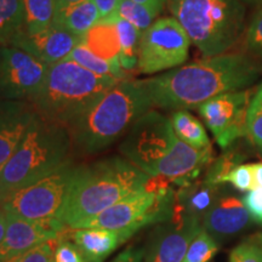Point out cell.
Returning a JSON list of instances; mask_svg holds the SVG:
<instances>
[{
    "label": "cell",
    "mask_w": 262,
    "mask_h": 262,
    "mask_svg": "<svg viewBox=\"0 0 262 262\" xmlns=\"http://www.w3.org/2000/svg\"><path fill=\"white\" fill-rule=\"evenodd\" d=\"M260 70L243 54H226L142 79L153 106L192 110L221 94L239 91L256 80Z\"/></svg>",
    "instance_id": "cell-1"
},
{
    "label": "cell",
    "mask_w": 262,
    "mask_h": 262,
    "mask_svg": "<svg viewBox=\"0 0 262 262\" xmlns=\"http://www.w3.org/2000/svg\"><path fill=\"white\" fill-rule=\"evenodd\" d=\"M119 150L149 176H164L182 186L212 162V148L196 149L178 137L169 118L148 111L125 134Z\"/></svg>",
    "instance_id": "cell-2"
},
{
    "label": "cell",
    "mask_w": 262,
    "mask_h": 262,
    "mask_svg": "<svg viewBox=\"0 0 262 262\" xmlns=\"http://www.w3.org/2000/svg\"><path fill=\"white\" fill-rule=\"evenodd\" d=\"M149 175L126 158L112 157L79 165L60 221L74 228L118 202L146 188Z\"/></svg>",
    "instance_id": "cell-3"
},
{
    "label": "cell",
    "mask_w": 262,
    "mask_h": 262,
    "mask_svg": "<svg viewBox=\"0 0 262 262\" xmlns=\"http://www.w3.org/2000/svg\"><path fill=\"white\" fill-rule=\"evenodd\" d=\"M153 107L142 79H123L68 125L72 142L83 153L106 149Z\"/></svg>",
    "instance_id": "cell-4"
},
{
    "label": "cell",
    "mask_w": 262,
    "mask_h": 262,
    "mask_svg": "<svg viewBox=\"0 0 262 262\" xmlns=\"http://www.w3.org/2000/svg\"><path fill=\"white\" fill-rule=\"evenodd\" d=\"M72 136L68 126L35 116L10 159L0 168L4 196L50 175L68 159Z\"/></svg>",
    "instance_id": "cell-5"
},
{
    "label": "cell",
    "mask_w": 262,
    "mask_h": 262,
    "mask_svg": "<svg viewBox=\"0 0 262 262\" xmlns=\"http://www.w3.org/2000/svg\"><path fill=\"white\" fill-rule=\"evenodd\" d=\"M120 80L95 74L66 58L49 67L44 83L29 102L38 116L68 126Z\"/></svg>",
    "instance_id": "cell-6"
},
{
    "label": "cell",
    "mask_w": 262,
    "mask_h": 262,
    "mask_svg": "<svg viewBox=\"0 0 262 262\" xmlns=\"http://www.w3.org/2000/svg\"><path fill=\"white\" fill-rule=\"evenodd\" d=\"M172 17L205 57L226 54L244 28L241 0H168Z\"/></svg>",
    "instance_id": "cell-7"
},
{
    "label": "cell",
    "mask_w": 262,
    "mask_h": 262,
    "mask_svg": "<svg viewBox=\"0 0 262 262\" xmlns=\"http://www.w3.org/2000/svg\"><path fill=\"white\" fill-rule=\"evenodd\" d=\"M78 169L79 165L68 158L50 175L6 195L0 204L8 214L25 220L61 222L62 211Z\"/></svg>",
    "instance_id": "cell-8"
},
{
    "label": "cell",
    "mask_w": 262,
    "mask_h": 262,
    "mask_svg": "<svg viewBox=\"0 0 262 262\" xmlns=\"http://www.w3.org/2000/svg\"><path fill=\"white\" fill-rule=\"evenodd\" d=\"M187 33L173 17H162L141 35L139 63L141 74H156L183 64L188 57Z\"/></svg>",
    "instance_id": "cell-9"
},
{
    "label": "cell",
    "mask_w": 262,
    "mask_h": 262,
    "mask_svg": "<svg viewBox=\"0 0 262 262\" xmlns=\"http://www.w3.org/2000/svg\"><path fill=\"white\" fill-rule=\"evenodd\" d=\"M250 95V90L232 91L212 97L198 107L205 125L222 149H227L238 139L247 136Z\"/></svg>",
    "instance_id": "cell-10"
},
{
    "label": "cell",
    "mask_w": 262,
    "mask_h": 262,
    "mask_svg": "<svg viewBox=\"0 0 262 262\" xmlns=\"http://www.w3.org/2000/svg\"><path fill=\"white\" fill-rule=\"evenodd\" d=\"M49 67L28 52L0 45V98L31 101L44 83Z\"/></svg>",
    "instance_id": "cell-11"
},
{
    "label": "cell",
    "mask_w": 262,
    "mask_h": 262,
    "mask_svg": "<svg viewBox=\"0 0 262 262\" xmlns=\"http://www.w3.org/2000/svg\"><path fill=\"white\" fill-rule=\"evenodd\" d=\"M202 227L198 219L173 212L170 220L159 224L150 234L145 248V262H182Z\"/></svg>",
    "instance_id": "cell-12"
},
{
    "label": "cell",
    "mask_w": 262,
    "mask_h": 262,
    "mask_svg": "<svg viewBox=\"0 0 262 262\" xmlns=\"http://www.w3.org/2000/svg\"><path fill=\"white\" fill-rule=\"evenodd\" d=\"M80 41L81 38L52 24L34 34H29L24 28L19 29L9 41V45L28 52L45 64L52 66L66 60Z\"/></svg>",
    "instance_id": "cell-13"
},
{
    "label": "cell",
    "mask_w": 262,
    "mask_h": 262,
    "mask_svg": "<svg viewBox=\"0 0 262 262\" xmlns=\"http://www.w3.org/2000/svg\"><path fill=\"white\" fill-rule=\"evenodd\" d=\"M67 229L61 222L31 221L8 214L6 234L0 244V260L12 257L57 239Z\"/></svg>",
    "instance_id": "cell-14"
},
{
    "label": "cell",
    "mask_w": 262,
    "mask_h": 262,
    "mask_svg": "<svg viewBox=\"0 0 262 262\" xmlns=\"http://www.w3.org/2000/svg\"><path fill=\"white\" fill-rule=\"evenodd\" d=\"M250 221V214L243 199L233 193L219 191L210 209L203 217L202 225L214 238H226L244 231Z\"/></svg>",
    "instance_id": "cell-15"
},
{
    "label": "cell",
    "mask_w": 262,
    "mask_h": 262,
    "mask_svg": "<svg viewBox=\"0 0 262 262\" xmlns=\"http://www.w3.org/2000/svg\"><path fill=\"white\" fill-rule=\"evenodd\" d=\"M35 116L29 101L0 98V168L17 148Z\"/></svg>",
    "instance_id": "cell-16"
},
{
    "label": "cell",
    "mask_w": 262,
    "mask_h": 262,
    "mask_svg": "<svg viewBox=\"0 0 262 262\" xmlns=\"http://www.w3.org/2000/svg\"><path fill=\"white\" fill-rule=\"evenodd\" d=\"M73 243L79 249L85 262H103L122 245L124 239L116 231L106 228L70 229Z\"/></svg>",
    "instance_id": "cell-17"
},
{
    "label": "cell",
    "mask_w": 262,
    "mask_h": 262,
    "mask_svg": "<svg viewBox=\"0 0 262 262\" xmlns=\"http://www.w3.org/2000/svg\"><path fill=\"white\" fill-rule=\"evenodd\" d=\"M220 191V186L210 185L203 181H193L188 185L178 187L175 192L173 212H180L203 221L206 212L214 203Z\"/></svg>",
    "instance_id": "cell-18"
},
{
    "label": "cell",
    "mask_w": 262,
    "mask_h": 262,
    "mask_svg": "<svg viewBox=\"0 0 262 262\" xmlns=\"http://www.w3.org/2000/svg\"><path fill=\"white\" fill-rule=\"evenodd\" d=\"M100 19L101 15L96 3L94 0H81L75 4L56 8L54 24L83 38Z\"/></svg>",
    "instance_id": "cell-19"
},
{
    "label": "cell",
    "mask_w": 262,
    "mask_h": 262,
    "mask_svg": "<svg viewBox=\"0 0 262 262\" xmlns=\"http://www.w3.org/2000/svg\"><path fill=\"white\" fill-rule=\"evenodd\" d=\"M80 42L97 56L120 64L119 35L114 22L98 21L86 34H84Z\"/></svg>",
    "instance_id": "cell-20"
},
{
    "label": "cell",
    "mask_w": 262,
    "mask_h": 262,
    "mask_svg": "<svg viewBox=\"0 0 262 262\" xmlns=\"http://www.w3.org/2000/svg\"><path fill=\"white\" fill-rule=\"evenodd\" d=\"M170 122L179 139L188 146L196 149L211 148V142L204 125L186 110L175 111Z\"/></svg>",
    "instance_id": "cell-21"
},
{
    "label": "cell",
    "mask_w": 262,
    "mask_h": 262,
    "mask_svg": "<svg viewBox=\"0 0 262 262\" xmlns=\"http://www.w3.org/2000/svg\"><path fill=\"white\" fill-rule=\"evenodd\" d=\"M100 21L114 22L116 24L120 42V66L125 72L136 70L137 63H139L140 40L142 33L135 26L122 18L112 17L110 19H100Z\"/></svg>",
    "instance_id": "cell-22"
},
{
    "label": "cell",
    "mask_w": 262,
    "mask_h": 262,
    "mask_svg": "<svg viewBox=\"0 0 262 262\" xmlns=\"http://www.w3.org/2000/svg\"><path fill=\"white\" fill-rule=\"evenodd\" d=\"M24 4V29L34 34L54 24L55 0H22Z\"/></svg>",
    "instance_id": "cell-23"
},
{
    "label": "cell",
    "mask_w": 262,
    "mask_h": 262,
    "mask_svg": "<svg viewBox=\"0 0 262 262\" xmlns=\"http://www.w3.org/2000/svg\"><path fill=\"white\" fill-rule=\"evenodd\" d=\"M67 58L77 62L85 70L93 72L97 75H102V77H113L117 78V79H124V75H125V71L123 70L122 66L97 56L81 42H79L73 49V51L71 52Z\"/></svg>",
    "instance_id": "cell-24"
},
{
    "label": "cell",
    "mask_w": 262,
    "mask_h": 262,
    "mask_svg": "<svg viewBox=\"0 0 262 262\" xmlns=\"http://www.w3.org/2000/svg\"><path fill=\"white\" fill-rule=\"evenodd\" d=\"M159 14L160 12L158 10L149 8L147 5L139 4V3L131 2V0H120L116 12L110 18L118 17L125 19L131 25L135 26L141 33H143L155 24Z\"/></svg>",
    "instance_id": "cell-25"
},
{
    "label": "cell",
    "mask_w": 262,
    "mask_h": 262,
    "mask_svg": "<svg viewBox=\"0 0 262 262\" xmlns=\"http://www.w3.org/2000/svg\"><path fill=\"white\" fill-rule=\"evenodd\" d=\"M244 159L245 155L241 149L237 147H228L224 155L210 163L204 180L214 186L225 185L232 170L241 165Z\"/></svg>",
    "instance_id": "cell-26"
},
{
    "label": "cell",
    "mask_w": 262,
    "mask_h": 262,
    "mask_svg": "<svg viewBox=\"0 0 262 262\" xmlns=\"http://www.w3.org/2000/svg\"><path fill=\"white\" fill-rule=\"evenodd\" d=\"M24 28L22 0H0V44H5Z\"/></svg>",
    "instance_id": "cell-27"
},
{
    "label": "cell",
    "mask_w": 262,
    "mask_h": 262,
    "mask_svg": "<svg viewBox=\"0 0 262 262\" xmlns=\"http://www.w3.org/2000/svg\"><path fill=\"white\" fill-rule=\"evenodd\" d=\"M217 251L219 245L215 238L202 227L189 244L182 262H210Z\"/></svg>",
    "instance_id": "cell-28"
},
{
    "label": "cell",
    "mask_w": 262,
    "mask_h": 262,
    "mask_svg": "<svg viewBox=\"0 0 262 262\" xmlns=\"http://www.w3.org/2000/svg\"><path fill=\"white\" fill-rule=\"evenodd\" d=\"M247 136L262 155V100L251 98L247 118Z\"/></svg>",
    "instance_id": "cell-29"
},
{
    "label": "cell",
    "mask_w": 262,
    "mask_h": 262,
    "mask_svg": "<svg viewBox=\"0 0 262 262\" xmlns=\"http://www.w3.org/2000/svg\"><path fill=\"white\" fill-rule=\"evenodd\" d=\"M57 239L47 242V243L38 245V247L25 251L15 256L0 260V262H54V251Z\"/></svg>",
    "instance_id": "cell-30"
},
{
    "label": "cell",
    "mask_w": 262,
    "mask_h": 262,
    "mask_svg": "<svg viewBox=\"0 0 262 262\" xmlns=\"http://www.w3.org/2000/svg\"><path fill=\"white\" fill-rule=\"evenodd\" d=\"M229 262H262V248L249 238L231 251Z\"/></svg>",
    "instance_id": "cell-31"
},
{
    "label": "cell",
    "mask_w": 262,
    "mask_h": 262,
    "mask_svg": "<svg viewBox=\"0 0 262 262\" xmlns=\"http://www.w3.org/2000/svg\"><path fill=\"white\" fill-rule=\"evenodd\" d=\"M67 232V231H66ZM57 238L54 251V262H85L83 255L73 242L64 238V234Z\"/></svg>",
    "instance_id": "cell-32"
},
{
    "label": "cell",
    "mask_w": 262,
    "mask_h": 262,
    "mask_svg": "<svg viewBox=\"0 0 262 262\" xmlns=\"http://www.w3.org/2000/svg\"><path fill=\"white\" fill-rule=\"evenodd\" d=\"M245 44L248 51L262 57V10L255 15L245 34Z\"/></svg>",
    "instance_id": "cell-33"
},
{
    "label": "cell",
    "mask_w": 262,
    "mask_h": 262,
    "mask_svg": "<svg viewBox=\"0 0 262 262\" xmlns=\"http://www.w3.org/2000/svg\"><path fill=\"white\" fill-rule=\"evenodd\" d=\"M227 183L241 192H248L253 188V169L251 164H241L233 169L227 178Z\"/></svg>",
    "instance_id": "cell-34"
},
{
    "label": "cell",
    "mask_w": 262,
    "mask_h": 262,
    "mask_svg": "<svg viewBox=\"0 0 262 262\" xmlns=\"http://www.w3.org/2000/svg\"><path fill=\"white\" fill-rule=\"evenodd\" d=\"M251 220L262 226V187H256L248 191L243 198Z\"/></svg>",
    "instance_id": "cell-35"
},
{
    "label": "cell",
    "mask_w": 262,
    "mask_h": 262,
    "mask_svg": "<svg viewBox=\"0 0 262 262\" xmlns=\"http://www.w3.org/2000/svg\"><path fill=\"white\" fill-rule=\"evenodd\" d=\"M143 256H145V248L141 249L130 247L125 249L123 253H120L111 262H142Z\"/></svg>",
    "instance_id": "cell-36"
},
{
    "label": "cell",
    "mask_w": 262,
    "mask_h": 262,
    "mask_svg": "<svg viewBox=\"0 0 262 262\" xmlns=\"http://www.w3.org/2000/svg\"><path fill=\"white\" fill-rule=\"evenodd\" d=\"M94 2L96 3L98 11H100L101 19H107L116 12L120 0H94Z\"/></svg>",
    "instance_id": "cell-37"
},
{
    "label": "cell",
    "mask_w": 262,
    "mask_h": 262,
    "mask_svg": "<svg viewBox=\"0 0 262 262\" xmlns=\"http://www.w3.org/2000/svg\"><path fill=\"white\" fill-rule=\"evenodd\" d=\"M251 169H253V188L262 187V162L251 164Z\"/></svg>",
    "instance_id": "cell-38"
},
{
    "label": "cell",
    "mask_w": 262,
    "mask_h": 262,
    "mask_svg": "<svg viewBox=\"0 0 262 262\" xmlns=\"http://www.w3.org/2000/svg\"><path fill=\"white\" fill-rule=\"evenodd\" d=\"M6 228H8V212L4 210V208L0 204V244L3 243L5 238Z\"/></svg>",
    "instance_id": "cell-39"
},
{
    "label": "cell",
    "mask_w": 262,
    "mask_h": 262,
    "mask_svg": "<svg viewBox=\"0 0 262 262\" xmlns=\"http://www.w3.org/2000/svg\"><path fill=\"white\" fill-rule=\"evenodd\" d=\"M131 2L139 3V4H142V5H147L149 6V8H153L158 10L159 12H162V10L164 9V6L166 5L168 0H131Z\"/></svg>",
    "instance_id": "cell-40"
},
{
    "label": "cell",
    "mask_w": 262,
    "mask_h": 262,
    "mask_svg": "<svg viewBox=\"0 0 262 262\" xmlns=\"http://www.w3.org/2000/svg\"><path fill=\"white\" fill-rule=\"evenodd\" d=\"M56 2V8H63V6H68L75 3H79L81 0H55Z\"/></svg>",
    "instance_id": "cell-41"
},
{
    "label": "cell",
    "mask_w": 262,
    "mask_h": 262,
    "mask_svg": "<svg viewBox=\"0 0 262 262\" xmlns=\"http://www.w3.org/2000/svg\"><path fill=\"white\" fill-rule=\"evenodd\" d=\"M251 239H253L254 242H256V243L262 248V233H258L256 235H254V237H251Z\"/></svg>",
    "instance_id": "cell-42"
},
{
    "label": "cell",
    "mask_w": 262,
    "mask_h": 262,
    "mask_svg": "<svg viewBox=\"0 0 262 262\" xmlns=\"http://www.w3.org/2000/svg\"><path fill=\"white\" fill-rule=\"evenodd\" d=\"M254 96H256L257 98H261L262 100V84L260 85V88H258V90H257V93L254 95Z\"/></svg>",
    "instance_id": "cell-43"
},
{
    "label": "cell",
    "mask_w": 262,
    "mask_h": 262,
    "mask_svg": "<svg viewBox=\"0 0 262 262\" xmlns=\"http://www.w3.org/2000/svg\"><path fill=\"white\" fill-rule=\"evenodd\" d=\"M4 198H5L4 195H3V194H0V203H2L3 201H4Z\"/></svg>",
    "instance_id": "cell-44"
},
{
    "label": "cell",
    "mask_w": 262,
    "mask_h": 262,
    "mask_svg": "<svg viewBox=\"0 0 262 262\" xmlns=\"http://www.w3.org/2000/svg\"><path fill=\"white\" fill-rule=\"evenodd\" d=\"M245 2H255V0H245Z\"/></svg>",
    "instance_id": "cell-45"
}]
</instances>
